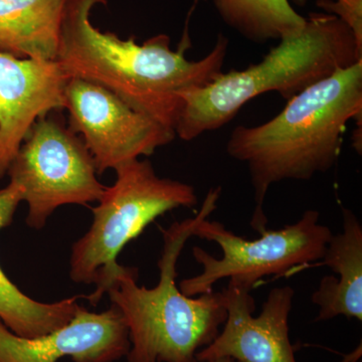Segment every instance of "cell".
<instances>
[{"mask_svg":"<svg viewBox=\"0 0 362 362\" xmlns=\"http://www.w3.org/2000/svg\"><path fill=\"white\" fill-rule=\"evenodd\" d=\"M105 0H66L59 35L58 62L69 77L101 86L175 133L183 108L180 94L213 82L223 73L228 40L218 35L214 49L199 61L185 56L188 45L170 49L168 35L138 45L90 23V13Z\"/></svg>","mask_w":362,"mask_h":362,"instance_id":"cell-1","label":"cell"},{"mask_svg":"<svg viewBox=\"0 0 362 362\" xmlns=\"http://www.w3.org/2000/svg\"><path fill=\"white\" fill-rule=\"evenodd\" d=\"M351 119L361 125L362 59L288 100L285 108L268 122L235 128L226 152L249 168L254 230H266L264 204L274 183L309 180L335 165L343 132Z\"/></svg>","mask_w":362,"mask_h":362,"instance_id":"cell-2","label":"cell"},{"mask_svg":"<svg viewBox=\"0 0 362 362\" xmlns=\"http://www.w3.org/2000/svg\"><path fill=\"white\" fill-rule=\"evenodd\" d=\"M361 59L346 23L333 14L312 13L299 33L279 40L259 63L221 73L204 87L181 92L183 108L175 135L192 141L230 123L254 98L277 92L288 101Z\"/></svg>","mask_w":362,"mask_h":362,"instance_id":"cell-3","label":"cell"},{"mask_svg":"<svg viewBox=\"0 0 362 362\" xmlns=\"http://www.w3.org/2000/svg\"><path fill=\"white\" fill-rule=\"evenodd\" d=\"M221 188H211L194 218L175 221L163 230L158 262L160 279L151 289L138 286V270L130 268L107 294L122 314L129 333L127 362H197V354L216 339L225 323L223 292L199 297L182 294L176 285V264L202 216L218 206Z\"/></svg>","mask_w":362,"mask_h":362,"instance_id":"cell-4","label":"cell"},{"mask_svg":"<svg viewBox=\"0 0 362 362\" xmlns=\"http://www.w3.org/2000/svg\"><path fill=\"white\" fill-rule=\"evenodd\" d=\"M116 180L93 209L92 226L71 247L70 276L78 284H95L87 296L97 305L128 270L117 262L124 247L158 216L197 204L194 188L156 175L151 162L139 158L115 169Z\"/></svg>","mask_w":362,"mask_h":362,"instance_id":"cell-5","label":"cell"},{"mask_svg":"<svg viewBox=\"0 0 362 362\" xmlns=\"http://www.w3.org/2000/svg\"><path fill=\"white\" fill-rule=\"evenodd\" d=\"M327 226L320 223L315 209L305 211L297 223L279 230H265L258 240L243 239L223 223L202 216L194 230V237L216 243L223 251L214 258L202 247L192 250L194 258L202 267L194 277L180 283L185 296L195 297L213 291L214 285L223 279L252 291L267 276L286 275L296 268L322 259L332 237Z\"/></svg>","mask_w":362,"mask_h":362,"instance_id":"cell-6","label":"cell"},{"mask_svg":"<svg viewBox=\"0 0 362 362\" xmlns=\"http://www.w3.org/2000/svg\"><path fill=\"white\" fill-rule=\"evenodd\" d=\"M62 111L40 117L26 136L7 175L23 190L26 223L40 230L58 207L99 202L107 187L82 138L69 127Z\"/></svg>","mask_w":362,"mask_h":362,"instance_id":"cell-7","label":"cell"},{"mask_svg":"<svg viewBox=\"0 0 362 362\" xmlns=\"http://www.w3.org/2000/svg\"><path fill=\"white\" fill-rule=\"evenodd\" d=\"M64 102L69 127L82 136L98 175L151 156L176 136L110 90L83 78H69Z\"/></svg>","mask_w":362,"mask_h":362,"instance_id":"cell-8","label":"cell"},{"mask_svg":"<svg viewBox=\"0 0 362 362\" xmlns=\"http://www.w3.org/2000/svg\"><path fill=\"white\" fill-rule=\"evenodd\" d=\"M221 292L228 316L216 339L197 352V362L223 356L238 362H297L289 337L292 287L273 288L257 317L251 291L228 282Z\"/></svg>","mask_w":362,"mask_h":362,"instance_id":"cell-9","label":"cell"},{"mask_svg":"<svg viewBox=\"0 0 362 362\" xmlns=\"http://www.w3.org/2000/svg\"><path fill=\"white\" fill-rule=\"evenodd\" d=\"M68 74L57 61L0 52V180L40 117L63 111Z\"/></svg>","mask_w":362,"mask_h":362,"instance_id":"cell-10","label":"cell"},{"mask_svg":"<svg viewBox=\"0 0 362 362\" xmlns=\"http://www.w3.org/2000/svg\"><path fill=\"white\" fill-rule=\"evenodd\" d=\"M129 349L128 328L115 305L102 313L80 306L66 325L35 338L18 337L0 320V362H114Z\"/></svg>","mask_w":362,"mask_h":362,"instance_id":"cell-11","label":"cell"},{"mask_svg":"<svg viewBox=\"0 0 362 362\" xmlns=\"http://www.w3.org/2000/svg\"><path fill=\"white\" fill-rule=\"evenodd\" d=\"M322 259L338 277L325 276L312 294V303L319 307L315 321L345 316L361 322L362 226L350 209H342V232L332 235Z\"/></svg>","mask_w":362,"mask_h":362,"instance_id":"cell-12","label":"cell"},{"mask_svg":"<svg viewBox=\"0 0 362 362\" xmlns=\"http://www.w3.org/2000/svg\"><path fill=\"white\" fill-rule=\"evenodd\" d=\"M21 202L23 190L18 185L9 182L0 189V230L11 225ZM78 297L54 303L37 301L16 287L0 266V320L18 337H40L66 325L80 307Z\"/></svg>","mask_w":362,"mask_h":362,"instance_id":"cell-13","label":"cell"},{"mask_svg":"<svg viewBox=\"0 0 362 362\" xmlns=\"http://www.w3.org/2000/svg\"><path fill=\"white\" fill-rule=\"evenodd\" d=\"M66 0H0V52L56 61Z\"/></svg>","mask_w":362,"mask_h":362,"instance_id":"cell-14","label":"cell"},{"mask_svg":"<svg viewBox=\"0 0 362 362\" xmlns=\"http://www.w3.org/2000/svg\"><path fill=\"white\" fill-rule=\"evenodd\" d=\"M226 25L252 42L283 39L299 33L306 18L289 0H214Z\"/></svg>","mask_w":362,"mask_h":362,"instance_id":"cell-15","label":"cell"},{"mask_svg":"<svg viewBox=\"0 0 362 362\" xmlns=\"http://www.w3.org/2000/svg\"><path fill=\"white\" fill-rule=\"evenodd\" d=\"M317 6L346 23L362 51V0H318Z\"/></svg>","mask_w":362,"mask_h":362,"instance_id":"cell-16","label":"cell"},{"mask_svg":"<svg viewBox=\"0 0 362 362\" xmlns=\"http://www.w3.org/2000/svg\"><path fill=\"white\" fill-rule=\"evenodd\" d=\"M206 362H235L233 361V358H230V357H218V358H214L211 359V361H206Z\"/></svg>","mask_w":362,"mask_h":362,"instance_id":"cell-17","label":"cell"},{"mask_svg":"<svg viewBox=\"0 0 362 362\" xmlns=\"http://www.w3.org/2000/svg\"><path fill=\"white\" fill-rule=\"evenodd\" d=\"M297 6H304L306 4L307 0H293Z\"/></svg>","mask_w":362,"mask_h":362,"instance_id":"cell-18","label":"cell"}]
</instances>
